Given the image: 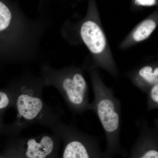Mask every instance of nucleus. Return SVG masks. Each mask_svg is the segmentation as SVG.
<instances>
[{
	"mask_svg": "<svg viewBox=\"0 0 158 158\" xmlns=\"http://www.w3.org/2000/svg\"><path fill=\"white\" fill-rule=\"evenodd\" d=\"M10 90L16 117L12 123L5 124L2 135L17 136L26 128L35 124L51 130L61 121L62 112L44 101L40 89L24 86Z\"/></svg>",
	"mask_w": 158,
	"mask_h": 158,
	"instance_id": "nucleus-1",
	"label": "nucleus"
},
{
	"mask_svg": "<svg viewBox=\"0 0 158 158\" xmlns=\"http://www.w3.org/2000/svg\"><path fill=\"white\" fill-rule=\"evenodd\" d=\"M91 77L94 98L90 102L91 110L98 117L110 146H115L121 134V102L105 86L97 73H92Z\"/></svg>",
	"mask_w": 158,
	"mask_h": 158,
	"instance_id": "nucleus-2",
	"label": "nucleus"
},
{
	"mask_svg": "<svg viewBox=\"0 0 158 158\" xmlns=\"http://www.w3.org/2000/svg\"><path fill=\"white\" fill-rule=\"evenodd\" d=\"M66 73L58 77L56 84L67 106L75 114L91 110L88 86L82 74L79 72Z\"/></svg>",
	"mask_w": 158,
	"mask_h": 158,
	"instance_id": "nucleus-3",
	"label": "nucleus"
},
{
	"mask_svg": "<svg viewBox=\"0 0 158 158\" xmlns=\"http://www.w3.org/2000/svg\"><path fill=\"white\" fill-rule=\"evenodd\" d=\"M52 134L42 133L36 137L21 138L20 140L26 146V158H48L54 152L56 144L61 140L59 133L52 131Z\"/></svg>",
	"mask_w": 158,
	"mask_h": 158,
	"instance_id": "nucleus-4",
	"label": "nucleus"
},
{
	"mask_svg": "<svg viewBox=\"0 0 158 158\" xmlns=\"http://www.w3.org/2000/svg\"><path fill=\"white\" fill-rule=\"evenodd\" d=\"M81 36L85 44L93 53L98 54L104 50L106 44V38L101 28L92 21L82 25Z\"/></svg>",
	"mask_w": 158,
	"mask_h": 158,
	"instance_id": "nucleus-5",
	"label": "nucleus"
},
{
	"mask_svg": "<svg viewBox=\"0 0 158 158\" xmlns=\"http://www.w3.org/2000/svg\"><path fill=\"white\" fill-rule=\"evenodd\" d=\"M133 81L143 92H147L153 85L158 84V68L146 65L138 71Z\"/></svg>",
	"mask_w": 158,
	"mask_h": 158,
	"instance_id": "nucleus-6",
	"label": "nucleus"
},
{
	"mask_svg": "<svg viewBox=\"0 0 158 158\" xmlns=\"http://www.w3.org/2000/svg\"><path fill=\"white\" fill-rule=\"evenodd\" d=\"M14 100L10 90L8 91L0 90V135H2L5 127L4 116L9 108L13 107Z\"/></svg>",
	"mask_w": 158,
	"mask_h": 158,
	"instance_id": "nucleus-7",
	"label": "nucleus"
},
{
	"mask_svg": "<svg viewBox=\"0 0 158 158\" xmlns=\"http://www.w3.org/2000/svg\"><path fill=\"white\" fill-rule=\"evenodd\" d=\"M156 24L152 19L147 20L143 22L136 29L133 34V38L137 42L143 41L147 39L154 31Z\"/></svg>",
	"mask_w": 158,
	"mask_h": 158,
	"instance_id": "nucleus-8",
	"label": "nucleus"
},
{
	"mask_svg": "<svg viewBox=\"0 0 158 158\" xmlns=\"http://www.w3.org/2000/svg\"><path fill=\"white\" fill-rule=\"evenodd\" d=\"M147 107L148 111L158 109V83L153 85L147 92Z\"/></svg>",
	"mask_w": 158,
	"mask_h": 158,
	"instance_id": "nucleus-9",
	"label": "nucleus"
},
{
	"mask_svg": "<svg viewBox=\"0 0 158 158\" xmlns=\"http://www.w3.org/2000/svg\"><path fill=\"white\" fill-rule=\"evenodd\" d=\"M11 18V12L9 8L0 2V31L8 27Z\"/></svg>",
	"mask_w": 158,
	"mask_h": 158,
	"instance_id": "nucleus-10",
	"label": "nucleus"
},
{
	"mask_svg": "<svg viewBox=\"0 0 158 158\" xmlns=\"http://www.w3.org/2000/svg\"><path fill=\"white\" fill-rule=\"evenodd\" d=\"M158 137V134L156 135L151 141L149 145V147L147 148H145V151L141 155V156L138 158H158V152L156 148L153 147H150L151 143L155 138Z\"/></svg>",
	"mask_w": 158,
	"mask_h": 158,
	"instance_id": "nucleus-11",
	"label": "nucleus"
},
{
	"mask_svg": "<svg viewBox=\"0 0 158 158\" xmlns=\"http://www.w3.org/2000/svg\"><path fill=\"white\" fill-rule=\"evenodd\" d=\"M135 3L142 6H152L156 4V0H135Z\"/></svg>",
	"mask_w": 158,
	"mask_h": 158,
	"instance_id": "nucleus-12",
	"label": "nucleus"
},
{
	"mask_svg": "<svg viewBox=\"0 0 158 158\" xmlns=\"http://www.w3.org/2000/svg\"><path fill=\"white\" fill-rule=\"evenodd\" d=\"M8 158V157H1V158Z\"/></svg>",
	"mask_w": 158,
	"mask_h": 158,
	"instance_id": "nucleus-13",
	"label": "nucleus"
}]
</instances>
